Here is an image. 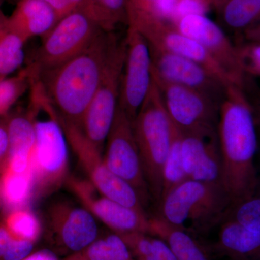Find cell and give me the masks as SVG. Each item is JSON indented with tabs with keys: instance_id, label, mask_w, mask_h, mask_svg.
Here are the masks:
<instances>
[{
	"instance_id": "8992f818",
	"label": "cell",
	"mask_w": 260,
	"mask_h": 260,
	"mask_svg": "<svg viewBox=\"0 0 260 260\" xmlns=\"http://www.w3.org/2000/svg\"><path fill=\"white\" fill-rule=\"evenodd\" d=\"M36 123L37 144L30 164L34 179V197L42 198L57 191L68 179L69 157L67 139L59 123Z\"/></svg>"
},
{
	"instance_id": "e575fe53",
	"label": "cell",
	"mask_w": 260,
	"mask_h": 260,
	"mask_svg": "<svg viewBox=\"0 0 260 260\" xmlns=\"http://www.w3.org/2000/svg\"><path fill=\"white\" fill-rule=\"evenodd\" d=\"M179 0H158L155 3V14L161 15H174Z\"/></svg>"
},
{
	"instance_id": "83f0119b",
	"label": "cell",
	"mask_w": 260,
	"mask_h": 260,
	"mask_svg": "<svg viewBox=\"0 0 260 260\" xmlns=\"http://www.w3.org/2000/svg\"><path fill=\"white\" fill-rule=\"evenodd\" d=\"M24 41L12 31L0 36V75H8L21 65Z\"/></svg>"
},
{
	"instance_id": "7a4b0ae2",
	"label": "cell",
	"mask_w": 260,
	"mask_h": 260,
	"mask_svg": "<svg viewBox=\"0 0 260 260\" xmlns=\"http://www.w3.org/2000/svg\"><path fill=\"white\" fill-rule=\"evenodd\" d=\"M116 38L114 32L102 31L79 54L40 73L50 115L81 129Z\"/></svg>"
},
{
	"instance_id": "44dd1931",
	"label": "cell",
	"mask_w": 260,
	"mask_h": 260,
	"mask_svg": "<svg viewBox=\"0 0 260 260\" xmlns=\"http://www.w3.org/2000/svg\"><path fill=\"white\" fill-rule=\"evenodd\" d=\"M103 31L114 32L122 22H128L126 0H85L82 8Z\"/></svg>"
},
{
	"instance_id": "4316f807",
	"label": "cell",
	"mask_w": 260,
	"mask_h": 260,
	"mask_svg": "<svg viewBox=\"0 0 260 260\" xmlns=\"http://www.w3.org/2000/svg\"><path fill=\"white\" fill-rule=\"evenodd\" d=\"M89 260H130L129 246L119 234H110L88 246Z\"/></svg>"
},
{
	"instance_id": "2e32d148",
	"label": "cell",
	"mask_w": 260,
	"mask_h": 260,
	"mask_svg": "<svg viewBox=\"0 0 260 260\" xmlns=\"http://www.w3.org/2000/svg\"><path fill=\"white\" fill-rule=\"evenodd\" d=\"M176 28L201 44L243 87L245 75L239 64L237 46L217 24L203 14H190L176 19Z\"/></svg>"
},
{
	"instance_id": "f1b7e54d",
	"label": "cell",
	"mask_w": 260,
	"mask_h": 260,
	"mask_svg": "<svg viewBox=\"0 0 260 260\" xmlns=\"http://www.w3.org/2000/svg\"><path fill=\"white\" fill-rule=\"evenodd\" d=\"M7 229L16 239L31 241L37 239L42 230L40 220L30 210L19 209L8 217Z\"/></svg>"
},
{
	"instance_id": "7bdbcfd3",
	"label": "cell",
	"mask_w": 260,
	"mask_h": 260,
	"mask_svg": "<svg viewBox=\"0 0 260 260\" xmlns=\"http://www.w3.org/2000/svg\"><path fill=\"white\" fill-rule=\"evenodd\" d=\"M1 21H2L1 18H0V22H1Z\"/></svg>"
},
{
	"instance_id": "3957f363",
	"label": "cell",
	"mask_w": 260,
	"mask_h": 260,
	"mask_svg": "<svg viewBox=\"0 0 260 260\" xmlns=\"http://www.w3.org/2000/svg\"><path fill=\"white\" fill-rule=\"evenodd\" d=\"M232 205L222 184L187 179L162 198L155 215L191 234H197L220 225Z\"/></svg>"
},
{
	"instance_id": "8fae6325",
	"label": "cell",
	"mask_w": 260,
	"mask_h": 260,
	"mask_svg": "<svg viewBox=\"0 0 260 260\" xmlns=\"http://www.w3.org/2000/svg\"><path fill=\"white\" fill-rule=\"evenodd\" d=\"M103 160L108 169L134 187L146 207L152 200L145 181L132 121L118 106Z\"/></svg>"
},
{
	"instance_id": "8d00e7d4",
	"label": "cell",
	"mask_w": 260,
	"mask_h": 260,
	"mask_svg": "<svg viewBox=\"0 0 260 260\" xmlns=\"http://www.w3.org/2000/svg\"><path fill=\"white\" fill-rule=\"evenodd\" d=\"M13 239L14 238L6 227L0 226V258L4 256Z\"/></svg>"
},
{
	"instance_id": "30bf717a",
	"label": "cell",
	"mask_w": 260,
	"mask_h": 260,
	"mask_svg": "<svg viewBox=\"0 0 260 260\" xmlns=\"http://www.w3.org/2000/svg\"><path fill=\"white\" fill-rule=\"evenodd\" d=\"M166 110L181 132L217 126L220 101L197 89L172 83L152 73Z\"/></svg>"
},
{
	"instance_id": "5bb4252c",
	"label": "cell",
	"mask_w": 260,
	"mask_h": 260,
	"mask_svg": "<svg viewBox=\"0 0 260 260\" xmlns=\"http://www.w3.org/2000/svg\"><path fill=\"white\" fill-rule=\"evenodd\" d=\"M181 152L188 179L222 184L221 155L217 126L181 132Z\"/></svg>"
},
{
	"instance_id": "4fadbf2b",
	"label": "cell",
	"mask_w": 260,
	"mask_h": 260,
	"mask_svg": "<svg viewBox=\"0 0 260 260\" xmlns=\"http://www.w3.org/2000/svg\"><path fill=\"white\" fill-rule=\"evenodd\" d=\"M66 183L85 209L118 234L149 233L150 217L100 194L88 179L71 177Z\"/></svg>"
},
{
	"instance_id": "5b68a950",
	"label": "cell",
	"mask_w": 260,
	"mask_h": 260,
	"mask_svg": "<svg viewBox=\"0 0 260 260\" xmlns=\"http://www.w3.org/2000/svg\"><path fill=\"white\" fill-rule=\"evenodd\" d=\"M125 54V39L116 37L108 55L99 88L82 124L84 136L102 153L119 105Z\"/></svg>"
},
{
	"instance_id": "ffe728a7",
	"label": "cell",
	"mask_w": 260,
	"mask_h": 260,
	"mask_svg": "<svg viewBox=\"0 0 260 260\" xmlns=\"http://www.w3.org/2000/svg\"><path fill=\"white\" fill-rule=\"evenodd\" d=\"M220 225L218 244L222 250L240 255L260 250V232L250 230L233 220H224Z\"/></svg>"
},
{
	"instance_id": "9a60e30c",
	"label": "cell",
	"mask_w": 260,
	"mask_h": 260,
	"mask_svg": "<svg viewBox=\"0 0 260 260\" xmlns=\"http://www.w3.org/2000/svg\"><path fill=\"white\" fill-rule=\"evenodd\" d=\"M148 46L153 74L166 81L199 90L221 102L226 86L208 70L187 58L149 43Z\"/></svg>"
},
{
	"instance_id": "b9f144b4",
	"label": "cell",
	"mask_w": 260,
	"mask_h": 260,
	"mask_svg": "<svg viewBox=\"0 0 260 260\" xmlns=\"http://www.w3.org/2000/svg\"><path fill=\"white\" fill-rule=\"evenodd\" d=\"M3 106H2V104H1V102H0V111L1 110H3Z\"/></svg>"
},
{
	"instance_id": "74e56055",
	"label": "cell",
	"mask_w": 260,
	"mask_h": 260,
	"mask_svg": "<svg viewBox=\"0 0 260 260\" xmlns=\"http://www.w3.org/2000/svg\"><path fill=\"white\" fill-rule=\"evenodd\" d=\"M7 154L9 155V138L8 131L0 127V160L4 158Z\"/></svg>"
},
{
	"instance_id": "f546056e",
	"label": "cell",
	"mask_w": 260,
	"mask_h": 260,
	"mask_svg": "<svg viewBox=\"0 0 260 260\" xmlns=\"http://www.w3.org/2000/svg\"><path fill=\"white\" fill-rule=\"evenodd\" d=\"M224 220H235L250 230L260 232V197L254 195L232 205Z\"/></svg>"
},
{
	"instance_id": "cb8c5ba5",
	"label": "cell",
	"mask_w": 260,
	"mask_h": 260,
	"mask_svg": "<svg viewBox=\"0 0 260 260\" xmlns=\"http://www.w3.org/2000/svg\"><path fill=\"white\" fill-rule=\"evenodd\" d=\"M145 233L119 234L126 245L131 246L140 260H177L169 245L158 237Z\"/></svg>"
},
{
	"instance_id": "e0dca14e",
	"label": "cell",
	"mask_w": 260,
	"mask_h": 260,
	"mask_svg": "<svg viewBox=\"0 0 260 260\" xmlns=\"http://www.w3.org/2000/svg\"><path fill=\"white\" fill-rule=\"evenodd\" d=\"M45 221L55 231L70 250L78 251L95 240L98 226L95 217L84 207L60 200L49 205Z\"/></svg>"
},
{
	"instance_id": "f35d334b",
	"label": "cell",
	"mask_w": 260,
	"mask_h": 260,
	"mask_svg": "<svg viewBox=\"0 0 260 260\" xmlns=\"http://www.w3.org/2000/svg\"><path fill=\"white\" fill-rule=\"evenodd\" d=\"M23 260H57V259L51 251L42 250L28 256Z\"/></svg>"
},
{
	"instance_id": "603a6c76",
	"label": "cell",
	"mask_w": 260,
	"mask_h": 260,
	"mask_svg": "<svg viewBox=\"0 0 260 260\" xmlns=\"http://www.w3.org/2000/svg\"><path fill=\"white\" fill-rule=\"evenodd\" d=\"M9 158H31L37 144V131L34 123L25 117H16L10 121L8 129Z\"/></svg>"
},
{
	"instance_id": "ba28073f",
	"label": "cell",
	"mask_w": 260,
	"mask_h": 260,
	"mask_svg": "<svg viewBox=\"0 0 260 260\" xmlns=\"http://www.w3.org/2000/svg\"><path fill=\"white\" fill-rule=\"evenodd\" d=\"M102 31L83 10H75L63 17L42 38L37 59L39 74L79 54Z\"/></svg>"
},
{
	"instance_id": "ab89813d",
	"label": "cell",
	"mask_w": 260,
	"mask_h": 260,
	"mask_svg": "<svg viewBox=\"0 0 260 260\" xmlns=\"http://www.w3.org/2000/svg\"><path fill=\"white\" fill-rule=\"evenodd\" d=\"M246 37L250 42H260V25L246 29Z\"/></svg>"
},
{
	"instance_id": "d6a6232c",
	"label": "cell",
	"mask_w": 260,
	"mask_h": 260,
	"mask_svg": "<svg viewBox=\"0 0 260 260\" xmlns=\"http://www.w3.org/2000/svg\"><path fill=\"white\" fill-rule=\"evenodd\" d=\"M158 0H126L128 17L142 14H155V5Z\"/></svg>"
},
{
	"instance_id": "6da1fadb",
	"label": "cell",
	"mask_w": 260,
	"mask_h": 260,
	"mask_svg": "<svg viewBox=\"0 0 260 260\" xmlns=\"http://www.w3.org/2000/svg\"><path fill=\"white\" fill-rule=\"evenodd\" d=\"M217 133L222 161L221 183L233 205L255 194L254 157L257 138L253 108L243 88L225 89L219 109Z\"/></svg>"
},
{
	"instance_id": "d4e9b609",
	"label": "cell",
	"mask_w": 260,
	"mask_h": 260,
	"mask_svg": "<svg viewBox=\"0 0 260 260\" xmlns=\"http://www.w3.org/2000/svg\"><path fill=\"white\" fill-rule=\"evenodd\" d=\"M162 179L164 181H162L161 199L168 192L172 190L173 188L179 185L183 181L189 179L186 176L184 169V164H183L181 132L174 124L173 128L172 142H171L167 160L164 165V179Z\"/></svg>"
},
{
	"instance_id": "484cf974",
	"label": "cell",
	"mask_w": 260,
	"mask_h": 260,
	"mask_svg": "<svg viewBox=\"0 0 260 260\" xmlns=\"http://www.w3.org/2000/svg\"><path fill=\"white\" fill-rule=\"evenodd\" d=\"M260 18V0H227L223 19L234 29L250 28Z\"/></svg>"
},
{
	"instance_id": "277c9868",
	"label": "cell",
	"mask_w": 260,
	"mask_h": 260,
	"mask_svg": "<svg viewBox=\"0 0 260 260\" xmlns=\"http://www.w3.org/2000/svg\"><path fill=\"white\" fill-rule=\"evenodd\" d=\"M132 125L150 196L158 205L161 199L164 168L172 142L174 124L153 78L148 95Z\"/></svg>"
},
{
	"instance_id": "7402d4cb",
	"label": "cell",
	"mask_w": 260,
	"mask_h": 260,
	"mask_svg": "<svg viewBox=\"0 0 260 260\" xmlns=\"http://www.w3.org/2000/svg\"><path fill=\"white\" fill-rule=\"evenodd\" d=\"M3 199L13 208H22L34 194V179L32 169L23 174L7 170L0 186Z\"/></svg>"
},
{
	"instance_id": "60d3db41",
	"label": "cell",
	"mask_w": 260,
	"mask_h": 260,
	"mask_svg": "<svg viewBox=\"0 0 260 260\" xmlns=\"http://www.w3.org/2000/svg\"><path fill=\"white\" fill-rule=\"evenodd\" d=\"M72 12L80 10L83 8L85 0H67Z\"/></svg>"
},
{
	"instance_id": "9c48e42d",
	"label": "cell",
	"mask_w": 260,
	"mask_h": 260,
	"mask_svg": "<svg viewBox=\"0 0 260 260\" xmlns=\"http://www.w3.org/2000/svg\"><path fill=\"white\" fill-rule=\"evenodd\" d=\"M128 20L129 26L137 29L149 44L198 63L221 80L226 87L231 85L241 86L201 44L176 27L168 25L159 15H138Z\"/></svg>"
},
{
	"instance_id": "52a82bcc",
	"label": "cell",
	"mask_w": 260,
	"mask_h": 260,
	"mask_svg": "<svg viewBox=\"0 0 260 260\" xmlns=\"http://www.w3.org/2000/svg\"><path fill=\"white\" fill-rule=\"evenodd\" d=\"M56 121L64 132L67 141L88 175V180L99 193L119 204L148 215L145 205L134 187L108 169L103 160V153L89 143L81 129L64 121Z\"/></svg>"
},
{
	"instance_id": "4dcf8cb0",
	"label": "cell",
	"mask_w": 260,
	"mask_h": 260,
	"mask_svg": "<svg viewBox=\"0 0 260 260\" xmlns=\"http://www.w3.org/2000/svg\"><path fill=\"white\" fill-rule=\"evenodd\" d=\"M237 49L239 64L244 75L260 76V42H250L237 46Z\"/></svg>"
},
{
	"instance_id": "7c38bea8",
	"label": "cell",
	"mask_w": 260,
	"mask_h": 260,
	"mask_svg": "<svg viewBox=\"0 0 260 260\" xmlns=\"http://www.w3.org/2000/svg\"><path fill=\"white\" fill-rule=\"evenodd\" d=\"M121 76L119 107L134 121L151 86L152 62L148 43L137 29L129 26Z\"/></svg>"
},
{
	"instance_id": "ac0fdd59",
	"label": "cell",
	"mask_w": 260,
	"mask_h": 260,
	"mask_svg": "<svg viewBox=\"0 0 260 260\" xmlns=\"http://www.w3.org/2000/svg\"><path fill=\"white\" fill-rule=\"evenodd\" d=\"M59 20L55 10L42 0H21L8 24L10 30L25 41L44 37Z\"/></svg>"
},
{
	"instance_id": "d6986e66",
	"label": "cell",
	"mask_w": 260,
	"mask_h": 260,
	"mask_svg": "<svg viewBox=\"0 0 260 260\" xmlns=\"http://www.w3.org/2000/svg\"><path fill=\"white\" fill-rule=\"evenodd\" d=\"M149 222V233L166 242L177 260H208L190 233L171 225L156 215L150 217Z\"/></svg>"
},
{
	"instance_id": "d590c367",
	"label": "cell",
	"mask_w": 260,
	"mask_h": 260,
	"mask_svg": "<svg viewBox=\"0 0 260 260\" xmlns=\"http://www.w3.org/2000/svg\"><path fill=\"white\" fill-rule=\"evenodd\" d=\"M42 1L50 5L51 8L55 10L60 19L72 13L67 0H42Z\"/></svg>"
},
{
	"instance_id": "1f68e13d",
	"label": "cell",
	"mask_w": 260,
	"mask_h": 260,
	"mask_svg": "<svg viewBox=\"0 0 260 260\" xmlns=\"http://www.w3.org/2000/svg\"><path fill=\"white\" fill-rule=\"evenodd\" d=\"M34 248L31 241L13 239L8 250L3 256V260H23L28 257Z\"/></svg>"
},
{
	"instance_id": "836d02e7",
	"label": "cell",
	"mask_w": 260,
	"mask_h": 260,
	"mask_svg": "<svg viewBox=\"0 0 260 260\" xmlns=\"http://www.w3.org/2000/svg\"><path fill=\"white\" fill-rule=\"evenodd\" d=\"M205 3L203 0H181L176 8V19L190 14H203Z\"/></svg>"
}]
</instances>
